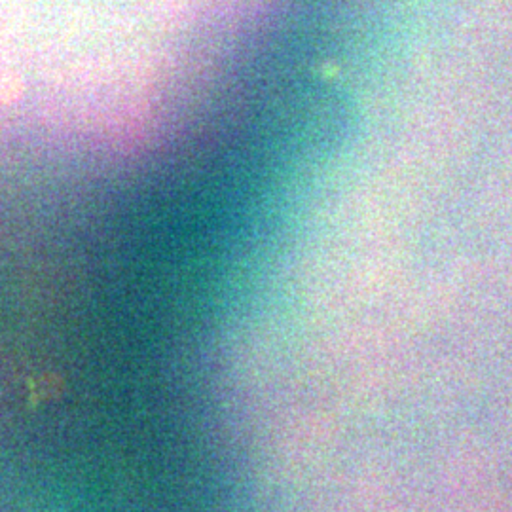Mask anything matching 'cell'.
<instances>
[{
    "label": "cell",
    "instance_id": "1",
    "mask_svg": "<svg viewBox=\"0 0 512 512\" xmlns=\"http://www.w3.org/2000/svg\"><path fill=\"white\" fill-rule=\"evenodd\" d=\"M0 105H4V103H2V93H0Z\"/></svg>",
    "mask_w": 512,
    "mask_h": 512
}]
</instances>
